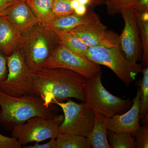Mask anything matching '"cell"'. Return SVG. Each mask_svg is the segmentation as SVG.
<instances>
[{
    "label": "cell",
    "instance_id": "cell-1",
    "mask_svg": "<svg viewBox=\"0 0 148 148\" xmlns=\"http://www.w3.org/2000/svg\"><path fill=\"white\" fill-rule=\"evenodd\" d=\"M85 80L84 77L70 70L42 68L35 72L33 93L47 106L53 101L62 102L70 98L84 102Z\"/></svg>",
    "mask_w": 148,
    "mask_h": 148
},
{
    "label": "cell",
    "instance_id": "cell-2",
    "mask_svg": "<svg viewBox=\"0 0 148 148\" xmlns=\"http://www.w3.org/2000/svg\"><path fill=\"white\" fill-rule=\"evenodd\" d=\"M0 107V125L11 131L34 117L52 118L58 114V110L55 104L46 106L41 98L33 93L15 97L1 90Z\"/></svg>",
    "mask_w": 148,
    "mask_h": 148
},
{
    "label": "cell",
    "instance_id": "cell-3",
    "mask_svg": "<svg viewBox=\"0 0 148 148\" xmlns=\"http://www.w3.org/2000/svg\"><path fill=\"white\" fill-rule=\"evenodd\" d=\"M102 73L101 71L92 78H85L83 94L86 106L93 113L105 117L124 113L131 108L132 101L109 92L102 84Z\"/></svg>",
    "mask_w": 148,
    "mask_h": 148
},
{
    "label": "cell",
    "instance_id": "cell-4",
    "mask_svg": "<svg viewBox=\"0 0 148 148\" xmlns=\"http://www.w3.org/2000/svg\"><path fill=\"white\" fill-rule=\"evenodd\" d=\"M60 43L55 32L37 25L23 35L18 49L24 53L30 68L36 72L43 68L52 51Z\"/></svg>",
    "mask_w": 148,
    "mask_h": 148
},
{
    "label": "cell",
    "instance_id": "cell-5",
    "mask_svg": "<svg viewBox=\"0 0 148 148\" xmlns=\"http://www.w3.org/2000/svg\"><path fill=\"white\" fill-rule=\"evenodd\" d=\"M7 77L0 84V90L15 97L33 93L35 72L27 64L21 49H17L7 56Z\"/></svg>",
    "mask_w": 148,
    "mask_h": 148
},
{
    "label": "cell",
    "instance_id": "cell-6",
    "mask_svg": "<svg viewBox=\"0 0 148 148\" xmlns=\"http://www.w3.org/2000/svg\"><path fill=\"white\" fill-rule=\"evenodd\" d=\"M86 58L95 64L111 69L127 87L143 71L140 64H132L127 61L119 45L111 47H89Z\"/></svg>",
    "mask_w": 148,
    "mask_h": 148
},
{
    "label": "cell",
    "instance_id": "cell-7",
    "mask_svg": "<svg viewBox=\"0 0 148 148\" xmlns=\"http://www.w3.org/2000/svg\"><path fill=\"white\" fill-rule=\"evenodd\" d=\"M64 119L62 114H58L51 119L34 117L26 123L14 127L12 130V137L16 138L21 146L56 139L59 135V126Z\"/></svg>",
    "mask_w": 148,
    "mask_h": 148
},
{
    "label": "cell",
    "instance_id": "cell-8",
    "mask_svg": "<svg viewBox=\"0 0 148 148\" xmlns=\"http://www.w3.org/2000/svg\"><path fill=\"white\" fill-rule=\"evenodd\" d=\"M61 108L64 119L59 127V134H70L86 137L94 126L95 114L87 108L85 103H78L70 98L66 103L54 101Z\"/></svg>",
    "mask_w": 148,
    "mask_h": 148
},
{
    "label": "cell",
    "instance_id": "cell-9",
    "mask_svg": "<svg viewBox=\"0 0 148 148\" xmlns=\"http://www.w3.org/2000/svg\"><path fill=\"white\" fill-rule=\"evenodd\" d=\"M43 68L66 69L88 78L101 71L100 65L71 51L61 42L52 51Z\"/></svg>",
    "mask_w": 148,
    "mask_h": 148
},
{
    "label": "cell",
    "instance_id": "cell-10",
    "mask_svg": "<svg viewBox=\"0 0 148 148\" xmlns=\"http://www.w3.org/2000/svg\"><path fill=\"white\" fill-rule=\"evenodd\" d=\"M121 14L125 26L119 36V47L127 61L137 64L142 61L143 50L136 14L134 10L129 8L122 11Z\"/></svg>",
    "mask_w": 148,
    "mask_h": 148
},
{
    "label": "cell",
    "instance_id": "cell-11",
    "mask_svg": "<svg viewBox=\"0 0 148 148\" xmlns=\"http://www.w3.org/2000/svg\"><path fill=\"white\" fill-rule=\"evenodd\" d=\"M69 32L79 38L88 47H113L119 43V35L108 29L101 21L79 26Z\"/></svg>",
    "mask_w": 148,
    "mask_h": 148
},
{
    "label": "cell",
    "instance_id": "cell-12",
    "mask_svg": "<svg viewBox=\"0 0 148 148\" xmlns=\"http://www.w3.org/2000/svg\"><path fill=\"white\" fill-rule=\"evenodd\" d=\"M140 95L138 88L132 101L131 108L124 113L116 114L110 118L105 117L107 130L114 131H124L134 137L140 127Z\"/></svg>",
    "mask_w": 148,
    "mask_h": 148
},
{
    "label": "cell",
    "instance_id": "cell-13",
    "mask_svg": "<svg viewBox=\"0 0 148 148\" xmlns=\"http://www.w3.org/2000/svg\"><path fill=\"white\" fill-rule=\"evenodd\" d=\"M4 16L20 34L24 35L38 25V21L26 1H17L6 9Z\"/></svg>",
    "mask_w": 148,
    "mask_h": 148
},
{
    "label": "cell",
    "instance_id": "cell-14",
    "mask_svg": "<svg viewBox=\"0 0 148 148\" xmlns=\"http://www.w3.org/2000/svg\"><path fill=\"white\" fill-rule=\"evenodd\" d=\"M100 21V16L94 11L93 8H88L87 12L84 15L79 16L74 13L68 16L56 18L45 27L54 32H69L79 26Z\"/></svg>",
    "mask_w": 148,
    "mask_h": 148
},
{
    "label": "cell",
    "instance_id": "cell-15",
    "mask_svg": "<svg viewBox=\"0 0 148 148\" xmlns=\"http://www.w3.org/2000/svg\"><path fill=\"white\" fill-rule=\"evenodd\" d=\"M23 35L10 24L5 16H0V50L6 56L18 49Z\"/></svg>",
    "mask_w": 148,
    "mask_h": 148
},
{
    "label": "cell",
    "instance_id": "cell-16",
    "mask_svg": "<svg viewBox=\"0 0 148 148\" xmlns=\"http://www.w3.org/2000/svg\"><path fill=\"white\" fill-rule=\"evenodd\" d=\"M107 131L105 117L96 114L94 126L86 137L91 148H112L108 141Z\"/></svg>",
    "mask_w": 148,
    "mask_h": 148
},
{
    "label": "cell",
    "instance_id": "cell-17",
    "mask_svg": "<svg viewBox=\"0 0 148 148\" xmlns=\"http://www.w3.org/2000/svg\"><path fill=\"white\" fill-rule=\"evenodd\" d=\"M26 2L38 19V25L45 27L55 18L52 12L53 0H27Z\"/></svg>",
    "mask_w": 148,
    "mask_h": 148
},
{
    "label": "cell",
    "instance_id": "cell-18",
    "mask_svg": "<svg viewBox=\"0 0 148 148\" xmlns=\"http://www.w3.org/2000/svg\"><path fill=\"white\" fill-rule=\"evenodd\" d=\"M60 42L71 51L81 56L86 57L88 47L75 35L70 32H55Z\"/></svg>",
    "mask_w": 148,
    "mask_h": 148
},
{
    "label": "cell",
    "instance_id": "cell-19",
    "mask_svg": "<svg viewBox=\"0 0 148 148\" xmlns=\"http://www.w3.org/2000/svg\"><path fill=\"white\" fill-rule=\"evenodd\" d=\"M143 76L138 82L140 95V120L144 124L148 121V66L143 69Z\"/></svg>",
    "mask_w": 148,
    "mask_h": 148
},
{
    "label": "cell",
    "instance_id": "cell-20",
    "mask_svg": "<svg viewBox=\"0 0 148 148\" xmlns=\"http://www.w3.org/2000/svg\"><path fill=\"white\" fill-rule=\"evenodd\" d=\"M57 148H90L86 137L70 134H59L56 138Z\"/></svg>",
    "mask_w": 148,
    "mask_h": 148
},
{
    "label": "cell",
    "instance_id": "cell-21",
    "mask_svg": "<svg viewBox=\"0 0 148 148\" xmlns=\"http://www.w3.org/2000/svg\"><path fill=\"white\" fill-rule=\"evenodd\" d=\"M107 132L112 148H135V138L128 132H114L109 130H107Z\"/></svg>",
    "mask_w": 148,
    "mask_h": 148
},
{
    "label": "cell",
    "instance_id": "cell-22",
    "mask_svg": "<svg viewBox=\"0 0 148 148\" xmlns=\"http://www.w3.org/2000/svg\"><path fill=\"white\" fill-rule=\"evenodd\" d=\"M135 14L143 47L142 64L146 67L148 66V21H144Z\"/></svg>",
    "mask_w": 148,
    "mask_h": 148
},
{
    "label": "cell",
    "instance_id": "cell-23",
    "mask_svg": "<svg viewBox=\"0 0 148 148\" xmlns=\"http://www.w3.org/2000/svg\"><path fill=\"white\" fill-rule=\"evenodd\" d=\"M138 0H105L107 6V13L114 16L117 14H121L122 11L131 8Z\"/></svg>",
    "mask_w": 148,
    "mask_h": 148
},
{
    "label": "cell",
    "instance_id": "cell-24",
    "mask_svg": "<svg viewBox=\"0 0 148 148\" xmlns=\"http://www.w3.org/2000/svg\"><path fill=\"white\" fill-rule=\"evenodd\" d=\"M72 0H53L52 12L55 18H60L74 13L71 5Z\"/></svg>",
    "mask_w": 148,
    "mask_h": 148
},
{
    "label": "cell",
    "instance_id": "cell-25",
    "mask_svg": "<svg viewBox=\"0 0 148 148\" xmlns=\"http://www.w3.org/2000/svg\"><path fill=\"white\" fill-rule=\"evenodd\" d=\"M134 138L135 139V147L148 148V125L145 124L138 128Z\"/></svg>",
    "mask_w": 148,
    "mask_h": 148
},
{
    "label": "cell",
    "instance_id": "cell-26",
    "mask_svg": "<svg viewBox=\"0 0 148 148\" xmlns=\"http://www.w3.org/2000/svg\"><path fill=\"white\" fill-rule=\"evenodd\" d=\"M21 147L16 138L7 137L0 133V148H20Z\"/></svg>",
    "mask_w": 148,
    "mask_h": 148
},
{
    "label": "cell",
    "instance_id": "cell-27",
    "mask_svg": "<svg viewBox=\"0 0 148 148\" xmlns=\"http://www.w3.org/2000/svg\"><path fill=\"white\" fill-rule=\"evenodd\" d=\"M8 73L7 56L0 50V84L5 80Z\"/></svg>",
    "mask_w": 148,
    "mask_h": 148
},
{
    "label": "cell",
    "instance_id": "cell-28",
    "mask_svg": "<svg viewBox=\"0 0 148 148\" xmlns=\"http://www.w3.org/2000/svg\"><path fill=\"white\" fill-rule=\"evenodd\" d=\"M24 148H57L56 139H51L48 143L44 144L36 143L34 145H27L23 147Z\"/></svg>",
    "mask_w": 148,
    "mask_h": 148
},
{
    "label": "cell",
    "instance_id": "cell-29",
    "mask_svg": "<svg viewBox=\"0 0 148 148\" xmlns=\"http://www.w3.org/2000/svg\"><path fill=\"white\" fill-rule=\"evenodd\" d=\"M131 8L135 11L148 12V0H138Z\"/></svg>",
    "mask_w": 148,
    "mask_h": 148
},
{
    "label": "cell",
    "instance_id": "cell-30",
    "mask_svg": "<svg viewBox=\"0 0 148 148\" xmlns=\"http://www.w3.org/2000/svg\"><path fill=\"white\" fill-rule=\"evenodd\" d=\"M79 4L84 5L93 8L97 6L105 4V0H78Z\"/></svg>",
    "mask_w": 148,
    "mask_h": 148
},
{
    "label": "cell",
    "instance_id": "cell-31",
    "mask_svg": "<svg viewBox=\"0 0 148 148\" xmlns=\"http://www.w3.org/2000/svg\"><path fill=\"white\" fill-rule=\"evenodd\" d=\"M16 2V0H0V16H4L6 9Z\"/></svg>",
    "mask_w": 148,
    "mask_h": 148
},
{
    "label": "cell",
    "instance_id": "cell-32",
    "mask_svg": "<svg viewBox=\"0 0 148 148\" xmlns=\"http://www.w3.org/2000/svg\"><path fill=\"white\" fill-rule=\"evenodd\" d=\"M88 7L84 5L79 4V5L74 10V13L77 15L83 16L87 12Z\"/></svg>",
    "mask_w": 148,
    "mask_h": 148
},
{
    "label": "cell",
    "instance_id": "cell-33",
    "mask_svg": "<svg viewBox=\"0 0 148 148\" xmlns=\"http://www.w3.org/2000/svg\"><path fill=\"white\" fill-rule=\"evenodd\" d=\"M79 5V3L78 0H72L71 2V5L72 8L74 10Z\"/></svg>",
    "mask_w": 148,
    "mask_h": 148
},
{
    "label": "cell",
    "instance_id": "cell-34",
    "mask_svg": "<svg viewBox=\"0 0 148 148\" xmlns=\"http://www.w3.org/2000/svg\"><path fill=\"white\" fill-rule=\"evenodd\" d=\"M17 1H26L27 0H16Z\"/></svg>",
    "mask_w": 148,
    "mask_h": 148
}]
</instances>
